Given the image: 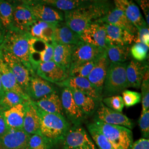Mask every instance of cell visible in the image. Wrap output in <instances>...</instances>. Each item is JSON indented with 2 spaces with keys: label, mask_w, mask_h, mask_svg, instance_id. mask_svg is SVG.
Here are the masks:
<instances>
[{
  "label": "cell",
  "mask_w": 149,
  "mask_h": 149,
  "mask_svg": "<svg viewBox=\"0 0 149 149\" xmlns=\"http://www.w3.org/2000/svg\"><path fill=\"white\" fill-rule=\"evenodd\" d=\"M113 1L116 8L122 11L137 29L148 26L143 17L138 6L133 0H113Z\"/></svg>",
  "instance_id": "18"
},
{
  "label": "cell",
  "mask_w": 149,
  "mask_h": 149,
  "mask_svg": "<svg viewBox=\"0 0 149 149\" xmlns=\"http://www.w3.org/2000/svg\"><path fill=\"white\" fill-rule=\"evenodd\" d=\"M28 1H34L42 3L53 7L59 11H64V12L73 10L81 6L85 5L87 2H90L78 0H29Z\"/></svg>",
  "instance_id": "33"
},
{
  "label": "cell",
  "mask_w": 149,
  "mask_h": 149,
  "mask_svg": "<svg viewBox=\"0 0 149 149\" xmlns=\"http://www.w3.org/2000/svg\"><path fill=\"white\" fill-rule=\"evenodd\" d=\"M81 40L97 47L106 49L108 46L104 23L95 22L86 27L80 35Z\"/></svg>",
  "instance_id": "12"
},
{
  "label": "cell",
  "mask_w": 149,
  "mask_h": 149,
  "mask_svg": "<svg viewBox=\"0 0 149 149\" xmlns=\"http://www.w3.org/2000/svg\"><path fill=\"white\" fill-rule=\"evenodd\" d=\"M54 145L41 134L30 135L29 149H52Z\"/></svg>",
  "instance_id": "38"
},
{
  "label": "cell",
  "mask_w": 149,
  "mask_h": 149,
  "mask_svg": "<svg viewBox=\"0 0 149 149\" xmlns=\"http://www.w3.org/2000/svg\"><path fill=\"white\" fill-rule=\"evenodd\" d=\"M95 123L108 139L114 149H130L133 143V134L130 129L100 121H96Z\"/></svg>",
  "instance_id": "5"
},
{
  "label": "cell",
  "mask_w": 149,
  "mask_h": 149,
  "mask_svg": "<svg viewBox=\"0 0 149 149\" xmlns=\"http://www.w3.org/2000/svg\"><path fill=\"white\" fill-rule=\"evenodd\" d=\"M0 78L5 91H13L27 101L31 100L17 83L15 76L3 58L1 50H0Z\"/></svg>",
  "instance_id": "19"
},
{
  "label": "cell",
  "mask_w": 149,
  "mask_h": 149,
  "mask_svg": "<svg viewBox=\"0 0 149 149\" xmlns=\"http://www.w3.org/2000/svg\"><path fill=\"white\" fill-rule=\"evenodd\" d=\"M87 128L91 137L95 141L99 149H114L112 144L106 136L102 133L95 123L88 124Z\"/></svg>",
  "instance_id": "35"
},
{
  "label": "cell",
  "mask_w": 149,
  "mask_h": 149,
  "mask_svg": "<svg viewBox=\"0 0 149 149\" xmlns=\"http://www.w3.org/2000/svg\"><path fill=\"white\" fill-rule=\"evenodd\" d=\"M137 30L135 42H141L149 46V26H146Z\"/></svg>",
  "instance_id": "44"
},
{
  "label": "cell",
  "mask_w": 149,
  "mask_h": 149,
  "mask_svg": "<svg viewBox=\"0 0 149 149\" xmlns=\"http://www.w3.org/2000/svg\"><path fill=\"white\" fill-rule=\"evenodd\" d=\"M106 39L108 45H129L135 40V36L128 31L109 24H104Z\"/></svg>",
  "instance_id": "21"
},
{
  "label": "cell",
  "mask_w": 149,
  "mask_h": 149,
  "mask_svg": "<svg viewBox=\"0 0 149 149\" xmlns=\"http://www.w3.org/2000/svg\"><path fill=\"white\" fill-rule=\"evenodd\" d=\"M78 1H84V2H96V1H103V0H78Z\"/></svg>",
  "instance_id": "51"
},
{
  "label": "cell",
  "mask_w": 149,
  "mask_h": 149,
  "mask_svg": "<svg viewBox=\"0 0 149 149\" xmlns=\"http://www.w3.org/2000/svg\"><path fill=\"white\" fill-rule=\"evenodd\" d=\"M96 121H100L108 124L122 126L130 130L134 127L133 123L132 120L123 114L122 112L112 110L102 103L97 112Z\"/></svg>",
  "instance_id": "14"
},
{
  "label": "cell",
  "mask_w": 149,
  "mask_h": 149,
  "mask_svg": "<svg viewBox=\"0 0 149 149\" xmlns=\"http://www.w3.org/2000/svg\"><path fill=\"white\" fill-rule=\"evenodd\" d=\"M134 1H135L138 3L139 5L140 4V0H134Z\"/></svg>",
  "instance_id": "53"
},
{
  "label": "cell",
  "mask_w": 149,
  "mask_h": 149,
  "mask_svg": "<svg viewBox=\"0 0 149 149\" xmlns=\"http://www.w3.org/2000/svg\"><path fill=\"white\" fill-rule=\"evenodd\" d=\"M110 10L106 0L87 2L73 10L65 12L64 23L80 36L86 27L97 22Z\"/></svg>",
  "instance_id": "1"
},
{
  "label": "cell",
  "mask_w": 149,
  "mask_h": 149,
  "mask_svg": "<svg viewBox=\"0 0 149 149\" xmlns=\"http://www.w3.org/2000/svg\"><path fill=\"white\" fill-rule=\"evenodd\" d=\"M29 61L34 71L42 63L53 60V46L44 41L33 38L29 40Z\"/></svg>",
  "instance_id": "7"
},
{
  "label": "cell",
  "mask_w": 149,
  "mask_h": 149,
  "mask_svg": "<svg viewBox=\"0 0 149 149\" xmlns=\"http://www.w3.org/2000/svg\"><path fill=\"white\" fill-rule=\"evenodd\" d=\"M62 141L63 149H97L88 134L80 125L70 128Z\"/></svg>",
  "instance_id": "6"
},
{
  "label": "cell",
  "mask_w": 149,
  "mask_h": 149,
  "mask_svg": "<svg viewBox=\"0 0 149 149\" xmlns=\"http://www.w3.org/2000/svg\"><path fill=\"white\" fill-rule=\"evenodd\" d=\"M33 103L44 112L63 115L64 111L61 98L55 91Z\"/></svg>",
  "instance_id": "30"
},
{
  "label": "cell",
  "mask_w": 149,
  "mask_h": 149,
  "mask_svg": "<svg viewBox=\"0 0 149 149\" xmlns=\"http://www.w3.org/2000/svg\"><path fill=\"white\" fill-rule=\"evenodd\" d=\"M56 23L37 21L29 27L27 33L33 38L40 39L53 45V36Z\"/></svg>",
  "instance_id": "23"
},
{
  "label": "cell",
  "mask_w": 149,
  "mask_h": 149,
  "mask_svg": "<svg viewBox=\"0 0 149 149\" xmlns=\"http://www.w3.org/2000/svg\"><path fill=\"white\" fill-rule=\"evenodd\" d=\"M82 41L80 35L70 28L64 22L56 23L54 33L53 44L74 46Z\"/></svg>",
  "instance_id": "24"
},
{
  "label": "cell",
  "mask_w": 149,
  "mask_h": 149,
  "mask_svg": "<svg viewBox=\"0 0 149 149\" xmlns=\"http://www.w3.org/2000/svg\"><path fill=\"white\" fill-rule=\"evenodd\" d=\"M36 74L51 83L58 84L65 80L69 74L53 60L42 63L38 66Z\"/></svg>",
  "instance_id": "17"
},
{
  "label": "cell",
  "mask_w": 149,
  "mask_h": 149,
  "mask_svg": "<svg viewBox=\"0 0 149 149\" xmlns=\"http://www.w3.org/2000/svg\"><path fill=\"white\" fill-rule=\"evenodd\" d=\"M70 90L72 93L76 104L85 115H90L95 111L98 102L90 96L79 91L74 89Z\"/></svg>",
  "instance_id": "31"
},
{
  "label": "cell",
  "mask_w": 149,
  "mask_h": 149,
  "mask_svg": "<svg viewBox=\"0 0 149 149\" xmlns=\"http://www.w3.org/2000/svg\"><path fill=\"white\" fill-rule=\"evenodd\" d=\"M57 85L63 87H68L70 89L79 91L90 96L97 102L101 101V94L87 78L68 76L65 80L57 84Z\"/></svg>",
  "instance_id": "13"
},
{
  "label": "cell",
  "mask_w": 149,
  "mask_h": 149,
  "mask_svg": "<svg viewBox=\"0 0 149 149\" xmlns=\"http://www.w3.org/2000/svg\"><path fill=\"white\" fill-rule=\"evenodd\" d=\"M129 45H109L106 49L107 57L109 63H123L129 56Z\"/></svg>",
  "instance_id": "32"
},
{
  "label": "cell",
  "mask_w": 149,
  "mask_h": 149,
  "mask_svg": "<svg viewBox=\"0 0 149 149\" xmlns=\"http://www.w3.org/2000/svg\"><path fill=\"white\" fill-rule=\"evenodd\" d=\"M6 1L10 3H11L12 4H13V5H17L18 2H19V1L21 0H5Z\"/></svg>",
  "instance_id": "50"
},
{
  "label": "cell",
  "mask_w": 149,
  "mask_h": 149,
  "mask_svg": "<svg viewBox=\"0 0 149 149\" xmlns=\"http://www.w3.org/2000/svg\"><path fill=\"white\" fill-rule=\"evenodd\" d=\"M6 31L0 22V50L2 49V45L5 39Z\"/></svg>",
  "instance_id": "48"
},
{
  "label": "cell",
  "mask_w": 149,
  "mask_h": 149,
  "mask_svg": "<svg viewBox=\"0 0 149 149\" xmlns=\"http://www.w3.org/2000/svg\"><path fill=\"white\" fill-rule=\"evenodd\" d=\"M105 52L106 49L82 41L74 47L70 67L96 60Z\"/></svg>",
  "instance_id": "9"
},
{
  "label": "cell",
  "mask_w": 149,
  "mask_h": 149,
  "mask_svg": "<svg viewBox=\"0 0 149 149\" xmlns=\"http://www.w3.org/2000/svg\"><path fill=\"white\" fill-rule=\"evenodd\" d=\"M4 108L0 107V136L3 135L9 130L3 115Z\"/></svg>",
  "instance_id": "46"
},
{
  "label": "cell",
  "mask_w": 149,
  "mask_h": 149,
  "mask_svg": "<svg viewBox=\"0 0 149 149\" xmlns=\"http://www.w3.org/2000/svg\"><path fill=\"white\" fill-rule=\"evenodd\" d=\"M55 91L49 82L39 76L36 72L31 74L26 94L32 101H38Z\"/></svg>",
  "instance_id": "16"
},
{
  "label": "cell",
  "mask_w": 149,
  "mask_h": 149,
  "mask_svg": "<svg viewBox=\"0 0 149 149\" xmlns=\"http://www.w3.org/2000/svg\"><path fill=\"white\" fill-rule=\"evenodd\" d=\"M22 1V2H23V3H26V2H27L28 1H29V0H21Z\"/></svg>",
  "instance_id": "52"
},
{
  "label": "cell",
  "mask_w": 149,
  "mask_h": 149,
  "mask_svg": "<svg viewBox=\"0 0 149 149\" xmlns=\"http://www.w3.org/2000/svg\"><path fill=\"white\" fill-rule=\"evenodd\" d=\"M97 22L104 24H109L123 28L135 36L137 33V28L128 19L122 11L117 8L110 10L101 19Z\"/></svg>",
  "instance_id": "22"
},
{
  "label": "cell",
  "mask_w": 149,
  "mask_h": 149,
  "mask_svg": "<svg viewBox=\"0 0 149 149\" xmlns=\"http://www.w3.org/2000/svg\"><path fill=\"white\" fill-rule=\"evenodd\" d=\"M130 149H149V139H139L133 143Z\"/></svg>",
  "instance_id": "45"
},
{
  "label": "cell",
  "mask_w": 149,
  "mask_h": 149,
  "mask_svg": "<svg viewBox=\"0 0 149 149\" xmlns=\"http://www.w3.org/2000/svg\"><path fill=\"white\" fill-rule=\"evenodd\" d=\"M124 106L127 107L133 106L141 101V95L140 93L132 91L124 90L122 92Z\"/></svg>",
  "instance_id": "42"
},
{
  "label": "cell",
  "mask_w": 149,
  "mask_h": 149,
  "mask_svg": "<svg viewBox=\"0 0 149 149\" xmlns=\"http://www.w3.org/2000/svg\"><path fill=\"white\" fill-rule=\"evenodd\" d=\"M29 138L23 129H9L0 136V149H29Z\"/></svg>",
  "instance_id": "11"
},
{
  "label": "cell",
  "mask_w": 149,
  "mask_h": 149,
  "mask_svg": "<svg viewBox=\"0 0 149 149\" xmlns=\"http://www.w3.org/2000/svg\"><path fill=\"white\" fill-rule=\"evenodd\" d=\"M1 50L6 63L11 69L18 85L26 94L32 72L19 59L4 50Z\"/></svg>",
  "instance_id": "8"
},
{
  "label": "cell",
  "mask_w": 149,
  "mask_h": 149,
  "mask_svg": "<svg viewBox=\"0 0 149 149\" xmlns=\"http://www.w3.org/2000/svg\"><path fill=\"white\" fill-rule=\"evenodd\" d=\"M26 101L27 100L16 92L7 91H5L3 95L0 100V107L7 109Z\"/></svg>",
  "instance_id": "36"
},
{
  "label": "cell",
  "mask_w": 149,
  "mask_h": 149,
  "mask_svg": "<svg viewBox=\"0 0 149 149\" xmlns=\"http://www.w3.org/2000/svg\"><path fill=\"white\" fill-rule=\"evenodd\" d=\"M103 102L106 106L117 112H122L124 107L122 97L119 95L107 97Z\"/></svg>",
  "instance_id": "41"
},
{
  "label": "cell",
  "mask_w": 149,
  "mask_h": 149,
  "mask_svg": "<svg viewBox=\"0 0 149 149\" xmlns=\"http://www.w3.org/2000/svg\"><path fill=\"white\" fill-rule=\"evenodd\" d=\"M31 38L26 32L12 27L6 31L2 50L11 53L19 59L31 72L34 71L29 61V44Z\"/></svg>",
  "instance_id": "2"
},
{
  "label": "cell",
  "mask_w": 149,
  "mask_h": 149,
  "mask_svg": "<svg viewBox=\"0 0 149 149\" xmlns=\"http://www.w3.org/2000/svg\"><path fill=\"white\" fill-rule=\"evenodd\" d=\"M60 98L63 111L68 119L74 125H80L86 115L76 104L71 90L68 87H64Z\"/></svg>",
  "instance_id": "15"
},
{
  "label": "cell",
  "mask_w": 149,
  "mask_h": 149,
  "mask_svg": "<svg viewBox=\"0 0 149 149\" xmlns=\"http://www.w3.org/2000/svg\"><path fill=\"white\" fill-rule=\"evenodd\" d=\"M149 70L144 74L141 82V91H142V112L144 113L149 108Z\"/></svg>",
  "instance_id": "40"
},
{
  "label": "cell",
  "mask_w": 149,
  "mask_h": 149,
  "mask_svg": "<svg viewBox=\"0 0 149 149\" xmlns=\"http://www.w3.org/2000/svg\"><path fill=\"white\" fill-rule=\"evenodd\" d=\"M36 21L31 12L24 4L15 5L12 27L27 32L29 27Z\"/></svg>",
  "instance_id": "26"
},
{
  "label": "cell",
  "mask_w": 149,
  "mask_h": 149,
  "mask_svg": "<svg viewBox=\"0 0 149 149\" xmlns=\"http://www.w3.org/2000/svg\"><path fill=\"white\" fill-rule=\"evenodd\" d=\"M148 70H149L148 64L135 60H132L126 68L128 87L139 88L141 86L144 74Z\"/></svg>",
  "instance_id": "25"
},
{
  "label": "cell",
  "mask_w": 149,
  "mask_h": 149,
  "mask_svg": "<svg viewBox=\"0 0 149 149\" xmlns=\"http://www.w3.org/2000/svg\"><path fill=\"white\" fill-rule=\"evenodd\" d=\"M127 65L125 63L109 64L102 91L104 96L117 95L129 87L126 75Z\"/></svg>",
  "instance_id": "4"
},
{
  "label": "cell",
  "mask_w": 149,
  "mask_h": 149,
  "mask_svg": "<svg viewBox=\"0 0 149 149\" xmlns=\"http://www.w3.org/2000/svg\"><path fill=\"white\" fill-rule=\"evenodd\" d=\"M96 61L97 60L70 67L69 76L87 78L96 64Z\"/></svg>",
  "instance_id": "37"
},
{
  "label": "cell",
  "mask_w": 149,
  "mask_h": 149,
  "mask_svg": "<svg viewBox=\"0 0 149 149\" xmlns=\"http://www.w3.org/2000/svg\"><path fill=\"white\" fill-rule=\"evenodd\" d=\"M53 60L69 74L74 45L53 43Z\"/></svg>",
  "instance_id": "29"
},
{
  "label": "cell",
  "mask_w": 149,
  "mask_h": 149,
  "mask_svg": "<svg viewBox=\"0 0 149 149\" xmlns=\"http://www.w3.org/2000/svg\"><path fill=\"white\" fill-rule=\"evenodd\" d=\"M130 52L135 60L143 61L148 56L149 46L144 43L136 42L132 46Z\"/></svg>",
  "instance_id": "39"
},
{
  "label": "cell",
  "mask_w": 149,
  "mask_h": 149,
  "mask_svg": "<svg viewBox=\"0 0 149 149\" xmlns=\"http://www.w3.org/2000/svg\"><path fill=\"white\" fill-rule=\"evenodd\" d=\"M34 106L39 117L40 134L54 145L57 144L69 129V123L63 115L44 112L35 104Z\"/></svg>",
  "instance_id": "3"
},
{
  "label": "cell",
  "mask_w": 149,
  "mask_h": 149,
  "mask_svg": "<svg viewBox=\"0 0 149 149\" xmlns=\"http://www.w3.org/2000/svg\"><path fill=\"white\" fill-rule=\"evenodd\" d=\"M5 91L4 90V88L3 87L2 82H1V78H0V100L1 99V98L2 97V96L3 95V94L5 93Z\"/></svg>",
  "instance_id": "49"
},
{
  "label": "cell",
  "mask_w": 149,
  "mask_h": 149,
  "mask_svg": "<svg viewBox=\"0 0 149 149\" xmlns=\"http://www.w3.org/2000/svg\"><path fill=\"white\" fill-rule=\"evenodd\" d=\"M139 125L143 138L149 139V111L141 114L139 120Z\"/></svg>",
  "instance_id": "43"
},
{
  "label": "cell",
  "mask_w": 149,
  "mask_h": 149,
  "mask_svg": "<svg viewBox=\"0 0 149 149\" xmlns=\"http://www.w3.org/2000/svg\"><path fill=\"white\" fill-rule=\"evenodd\" d=\"M139 5L141 6L146 17V22L149 26V0H140Z\"/></svg>",
  "instance_id": "47"
},
{
  "label": "cell",
  "mask_w": 149,
  "mask_h": 149,
  "mask_svg": "<svg viewBox=\"0 0 149 149\" xmlns=\"http://www.w3.org/2000/svg\"><path fill=\"white\" fill-rule=\"evenodd\" d=\"M27 6L37 21L58 23L64 22V13L53 7L42 3L28 1L23 3Z\"/></svg>",
  "instance_id": "10"
},
{
  "label": "cell",
  "mask_w": 149,
  "mask_h": 149,
  "mask_svg": "<svg viewBox=\"0 0 149 149\" xmlns=\"http://www.w3.org/2000/svg\"><path fill=\"white\" fill-rule=\"evenodd\" d=\"M23 130L29 135L40 134L39 117L31 100L26 102Z\"/></svg>",
  "instance_id": "28"
},
{
  "label": "cell",
  "mask_w": 149,
  "mask_h": 149,
  "mask_svg": "<svg viewBox=\"0 0 149 149\" xmlns=\"http://www.w3.org/2000/svg\"><path fill=\"white\" fill-rule=\"evenodd\" d=\"M15 5L5 0H0V22L6 31L13 27Z\"/></svg>",
  "instance_id": "34"
},
{
  "label": "cell",
  "mask_w": 149,
  "mask_h": 149,
  "mask_svg": "<svg viewBox=\"0 0 149 149\" xmlns=\"http://www.w3.org/2000/svg\"><path fill=\"white\" fill-rule=\"evenodd\" d=\"M109 64L105 52L97 60L96 64L87 77L88 80L101 95Z\"/></svg>",
  "instance_id": "20"
},
{
  "label": "cell",
  "mask_w": 149,
  "mask_h": 149,
  "mask_svg": "<svg viewBox=\"0 0 149 149\" xmlns=\"http://www.w3.org/2000/svg\"><path fill=\"white\" fill-rule=\"evenodd\" d=\"M27 101L4 109L3 115L9 129H23Z\"/></svg>",
  "instance_id": "27"
}]
</instances>
